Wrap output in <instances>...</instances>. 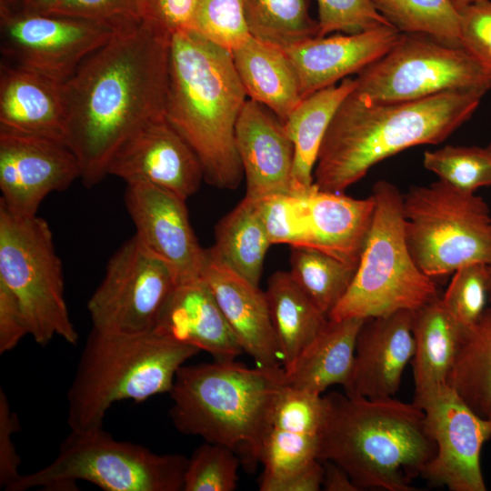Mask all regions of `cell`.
<instances>
[{
    "instance_id": "1",
    "label": "cell",
    "mask_w": 491,
    "mask_h": 491,
    "mask_svg": "<svg viewBox=\"0 0 491 491\" xmlns=\"http://www.w3.org/2000/svg\"><path fill=\"white\" fill-rule=\"evenodd\" d=\"M171 38L145 20L118 27L63 83L65 140L85 187L135 131L166 116Z\"/></svg>"
},
{
    "instance_id": "2",
    "label": "cell",
    "mask_w": 491,
    "mask_h": 491,
    "mask_svg": "<svg viewBox=\"0 0 491 491\" xmlns=\"http://www.w3.org/2000/svg\"><path fill=\"white\" fill-rule=\"evenodd\" d=\"M484 95L451 90L412 101L367 104L351 92L326 132L314 185L344 193L380 161L415 145L445 141L473 115Z\"/></svg>"
},
{
    "instance_id": "3",
    "label": "cell",
    "mask_w": 491,
    "mask_h": 491,
    "mask_svg": "<svg viewBox=\"0 0 491 491\" xmlns=\"http://www.w3.org/2000/svg\"><path fill=\"white\" fill-rule=\"evenodd\" d=\"M246 97L230 52L194 30L172 35L165 115L219 189H235L244 176L235 131Z\"/></svg>"
},
{
    "instance_id": "4",
    "label": "cell",
    "mask_w": 491,
    "mask_h": 491,
    "mask_svg": "<svg viewBox=\"0 0 491 491\" xmlns=\"http://www.w3.org/2000/svg\"><path fill=\"white\" fill-rule=\"evenodd\" d=\"M324 397L318 460L338 465L360 490H416L412 479L436 454L423 409L394 397Z\"/></svg>"
},
{
    "instance_id": "5",
    "label": "cell",
    "mask_w": 491,
    "mask_h": 491,
    "mask_svg": "<svg viewBox=\"0 0 491 491\" xmlns=\"http://www.w3.org/2000/svg\"><path fill=\"white\" fill-rule=\"evenodd\" d=\"M285 386L283 366L250 368L235 360L185 364L168 393L170 416L182 434L230 448L253 471Z\"/></svg>"
},
{
    "instance_id": "6",
    "label": "cell",
    "mask_w": 491,
    "mask_h": 491,
    "mask_svg": "<svg viewBox=\"0 0 491 491\" xmlns=\"http://www.w3.org/2000/svg\"><path fill=\"white\" fill-rule=\"evenodd\" d=\"M199 351L154 331L115 334L92 328L67 391L70 430L103 426L115 403L169 393L179 368Z\"/></svg>"
},
{
    "instance_id": "7",
    "label": "cell",
    "mask_w": 491,
    "mask_h": 491,
    "mask_svg": "<svg viewBox=\"0 0 491 491\" xmlns=\"http://www.w3.org/2000/svg\"><path fill=\"white\" fill-rule=\"evenodd\" d=\"M375 210L353 281L329 319L372 318L415 311L439 297L436 283L414 261L405 237L403 195L381 180L372 191Z\"/></svg>"
},
{
    "instance_id": "8",
    "label": "cell",
    "mask_w": 491,
    "mask_h": 491,
    "mask_svg": "<svg viewBox=\"0 0 491 491\" xmlns=\"http://www.w3.org/2000/svg\"><path fill=\"white\" fill-rule=\"evenodd\" d=\"M188 458L158 455L118 441L101 427L70 430L56 457L41 469L21 475L7 491L76 490L86 481L105 491H181Z\"/></svg>"
},
{
    "instance_id": "9",
    "label": "cell",
    "mask_w": 491,
    "mask_h": 491,
    "mask_svg": "<svg viewBox=\"0 0 491 491\" xmlns=\"http://www.w3.org/2000/svg\"><path fill=\"white\" fill-rule=\"evenodd\" d=\"M405 237L417 266L432 278L471 264L491 265V212L476 193L436 181L403 195Z\"/></svg>"
},
{
    "instance_id": "10",
    "label": "cell",
    "mask_w": 491,
    "mask_h": 491,
    "mask_svg": "<svg viewBox=\"0 0 491 491\" xmlns=\"http://www.w3.org/2000/svg\"><path fill=\"white\" fill-rule=\"evenodd\" d=\"M0 282L18 301L35 342L44 346L57 336L77 344L63 265L48 223L37 215L14 214L1 204Z\"/></svg>"
},
{
    "instance_id": "11",
    "label": "cell",
    "mask_w": 491,
    "mask_h": 491,
    "mask_svg": "<svg viewBox=\"0 0 491 491\" xmlns=\"http://www.w3.org/2000/svg\"><path fill=\"white\" fill-rule=\"evenodd\" d=\"M491 89V69L462 45L401 33L380 59L357 74L352 91L367 104L406 102L451 90Z\"/></svg>"
},
{
    "instance_id": "12",
    "label": "cell",
    "mask_w": 491,
    "mask_h": 491,
    "mask_svg": "<svg viewBox=\"0 0 491 491\" xmlns=\"http://www.w3.org/2000/svg\"><path fill=\"white\" fill-rule=\"evenodd\" d=\"M175 286L167 266L132 236L111 256L87 302L92 328L115 334L153 331Z\"/></svg>"
},
{
    "instance_id": "13",
    "label": "cell",
    "mask_w": 491,
    "mask_h": 491,
    "mask_svg": "<svg viewBox=\"0 0 491 491\" xmlns=\"http://www.w3.org/2000/svg\"><path fill=\"white\" fill-rule=\"evenodd\" d=\"M5 61L65 82L118 27L65 15L0 10Z\"/></svg>"
},
{
    "instance_id": "14",
    "label": "cell",
    "mask_w": 491,
    "mask_h": 491,
    "mask_svg": "<svg viewBox=\"0 0 491 491\" xmlns=\"http://www.w3.org/2000/svg\"><path fill=\"white\" fill-rule=\"evenodd\" d=\"M423 409L436 444L421 476L450 491H486L481 453L491 421L476 413L448 385L413 401Z\"/></svg>"
},
{
    "instance_id": "15",
    "label": "cell",
    "mask_w": 491,
    "mask_h": 491,
    "mask_svg": "<svg viewBox=\"0 0 491 491\" xmlns=\"http://www.w3.org/2000/svg\"><path fill=\"white\" fill-rule=\"evenodd\" d=\"M81 176L65 142L0 131V204L14 214L36 215L43 200Z\"/></svg>"
},
{
    "instance_id": "16",
    "label": "cell",
    "mask_w": 491,
    "mask_h": 491,
    "mask_svg": "<svg viewBox=\"0 0 491 491\" xmlns=\"http://www.w3.org/2000/svg\"><path fill=\"white\" fill-rule=\"evenodd\" d=\"M185 200L147 183L126 184L125 204L135 236L170 270L175 285L201 277L205 249L191 226Z\"/></svg>"
},
{
    "instance_id": "17",
    "label": "cell",
    "mask_w": 491,
    "mask_h": 491,
    "mask_svg": "<svg viewBox=\"0 0 491 491\" xmlns=\"http://www.w3.org/2000/svg\"><path fill=\"white\" fill-rule=\"evenodd\" d=\"M129 183H147L186 201L204 179L202 165L166 116L142 125L117 149L107 170Z\"/></svg>"
},
{
    "instance_id": "18",
    "label": "cell",
    "mask_w": 491,
    "mask_h": 491,
    "mask_svg": "<svg viewBox=\"0 0 491 491\" xmlns=\"http://www.w3.org/2000/svg\"><path fill=\"white\" fill-rule=\"evenodd\" d=\"M325 413L322 395L285 386L273 407L262 444L259 490L276 491L284 481L318 460Z\"/></svg>"
},
{
    "instance_id": "19",
    "label": "cell",
    "mask_w": 491,
    "mask_h": 491,
    "mask_svg": "<svg viewBox=\"0 0 491 491\" xmlns=\"http://www.w3.org/2000/svg\"><path fill=\"white\" fill-rule=\"evenodd\" d=\"M412 326L411 310L365 320L357 335L346 395L370 399L396 395L415 352Z\"/></svg>"
},
{
    "instance_id": "20",
    "label": "cell",
    "mask_w": 491,
    "mask_h": 491,
    "mask_svg": "<svg viewBox=\"0 0 491 491\" xmlns=\"http://www.w3.org/2000/svg\"><path fill=\"white\" fill-rule=\"evenodd\" d=\"M235 141L246 177L245 198L259 201L292 193L294 145L283 122L270 109L247 99L235 125Z\"/></svg>"
},
{
    "instance_id": "21",
    "label": "cell",
    "mask_w": 491,
    "mask_h": 491,
    "mask_svg": "<svg viewBox=\"0 0 491 491\" xmlns=\"http://www.w3.org/2000/svg\"><path fill=\"white\" fill-rule=\"evenodd\" d=\"M201 277L244 353L260 367L282 366L265 292L205 249Z\"/></svg>"
},
{
    "instance_id": "22",
    "label": "cell",
    "mask_w": 491,
    "mask_h": 491,
    "mask_svg": "<svg viewBox=\"0 0 491 491\" xmlns=\"http://www.w3.org/2000/svg\"><path fill=\"white\" fill-rule=\"evenodd\" d=\"M401 33L391 25L356 34L314 37L284 50L300 85L302 97L336 85L384 56Z\"/></svg>"
},
{
    "instance_id": "23",
    "label": "cell",
    "mask_w": 491,
    "mask_h": 491,
    "mask_svg": "<svg viewBox=\"0 0 491 491\" xmlns=\"http://www.w3.org/2000/svg\"><path fill=\"white\" fill-rule=\"evenodd\" d=\"M153 331L205 351L214 360H235L244 353L202 277L175 286Z\"/></svg>"
},
{
    "instance_id": "24",
    "label": "cell",
    "mask_w": 491,
    "mask_h": 491,
    "mask_svg": "<svg viewBox=\"0 0 491 491\" xmlns=\"http://www.w3.org/2000/svg\"><path fill=\"white\" fill-rule=\"evenodd\" d=\"M0 131L51 138L66 144L63 83L2 61Z\"/></svg>"
},
{
    "instance_id": "25",
    "label": "cell",
    "mask_w": 491,
    "mask_h": 491,
    "mask_svg": "<svg viewBox=\"0 0 491 491\" xmlns=\"http://www.w3.org/2000/svg\"><path fill=\"white\" fill-rule=\"evenodd\" d=\"M306 200L312 247L357 266L374 215V196L354 198L314 185Z\"/></svg>"
},
{
    "instance_id": "26",
    "label": "cell",
    "mask_w": 491,
    "mask_h": 491,
    "mask_svg": "<svg viewBox=\"0 0 491 491\" xmlns=\"http://www.w3.org/2000/svg\"><path fill=\"white\" fill-rule=\"evenodd\" d=\"M366 319L327 320L325 326L300 354L286 374V386L315 395L331 386H348L356 342Z\"/></svg>"
},
{
    "instance_id": "27",
    "label": "cell",
    "mask_w": 491,
    "mask_h": 491,
    "mask_svg": "<svg viewBox=\"0 0 491 491\" xmlns=\"http://www.w3.org/2000/svg\"><path fill=\"white\" fill-rule=\"evenodd\" d=\"M232 55L246 96L284 122L303 99L296 72L285 51L251 36Z\"/></svg>"
},
{
    "instance_id": "28",
    "label": "cell",
    "mask_w": 491,
    "mask_h": 491,
    "mask_svg": "<svg viewBox=\"0 0 491 491\" xmlns=\"http://www.w3.org/2000/svg\"><path fill=\"white\" fill-rule=\"evenodd\" d=\"M414 400L448 384L464 329L445 307L441 296L413 311Z\"/></svg>"
},
{
    "instance_id": "29",
    "label": "cell",
    "mask_w": 491,
    "mask_h": 491,
    "mask_svg": "<svg viewBox=\"0 0 491 491\" xmlns=\"http://www.w3.org/2000/svg\"><path fill=\"white\" fill-rule=\"evenodd\" d=\"M356 78L318 90L303 98L283 122L294 145L292 193L304 194L314 186V169L326 132L339 105L355 89Z\"/></svg>"
},
{
    "instance_id": "30",
    "label": "cell",
    "mask_w": 491,
    "mask_h": 491,
    "mask_svg": "<svg viewBox=\"0 0 491 491\" xmlns=\"http://www.w3.org/2000/svg\"><path fill=\"white\" fill-rule=\"evenodd\" d=\"M265 294L282 366L287 371L328 317L311 302L289 272L274 273Z\"/></svg>"
},
{
    "instance_id": "31",
    "label": "cell",
    "mask_w": 491,
    "mask_h": 491,
    "mask_svg": "<svg viewBox=\"0 0 491 491\" xmlns=\"http://www.w3.org/2000/svg\"><path fill=\"white\" fill-rule=\"evenodd\" d=\"M271 245L256 203L244 197L215 225V244L210 249L235 272L259 286Z\"/></svg>"
},
{
    "instance_id": "32",
    "label": "cell",
    "mask_w": 491,
    "mask_h": 491,
    "mask_svg": "<svg viewBox=\"0 0 491 491\" xmlns=\"http://www.w3.org/2000/svg\"><path fill=\"white\" fill-rule=\"evenodd\" d=\"M448 385L476 413L491 414V305L464 332Z\"/></svg>"
},
{
    "instance_id": "33",
    "label": "cell",
    "mask_w": 491,
    "mask_h": 491,
    "mask_svg": "<svg viewBox=\"0 0 491 491\" xmlns=\"http://www.w3.org/2000/svg\"><path fill=\"white\" fill-rule=\"evenodd\" d=\"M250 34L286 50L317 37L318 22L309 14L310 0H242Z\"/></svg>"
},
{
    "instance_id": "34",
    "label": "cell",
    "mask_w": 491,
    "mask_h": 491,
    "mask_svg": "<svg viewBox=\"0 0 491 491\" xmlns=\"http://www.w3.org/2000/svg\"><path fill=\"white\" fill-rule=\"evenodd\" d=\"M290 266L295 282L328 317L348 290L357 266L313 247L292 246Z\"/></svg>"
},
{
    "instance_id": "35",
    "label": "cell",
    "mask_w": 491,
    "mask_h": 491,
    "mask_svg": "<svg viewBox=\"0 0 491 491\" xmlns=\"http://www.w3.org/2000/svg\"><path fill=\"white\" fill-rule=\"evenodd\" d=\"M400 33L425 34L448 44L460 42L459 12L451 0H370Z\"/></svg>"
},
{
    "instance_id": "36",
    "label": "cell",
    "mask_w": 491,
    "mask_h": 491,
    "mask_svg": "<svg viewBox=\"0 0 491 491\" xmlns=\"http://www.w3.org/2000/svg\"><path fill=\"white\" fill-rule=\"evenodd\" d=\"M424 166L440 181L465 192L491 185V160L486 148L446 145L424 154Z\"/></svg>"
},
{
    "instance_id": "37",
    "label": "cell",
    "mask_w": 491,
    "mask_h": 491,
    "mask_svg": "<svg viewBox=\"0 0 491 491\" xmlns=\"http://www.w3.org/2000/svg\"><path fill=\"white\" fill-rule=\"evenodd\" d=\"M307 193H279L255 201L272 245L312 247Z\"/></svg>"
},
{
    "instance_id": "38",
    "label": "cell",
    "mask_w": 491,
    "mask_h": 491,
    "mask_svg": "<svg viewBox=\"0 0 491 491\" xmlns=\"http://www.w3.org/2000/svg\"><path fill=\"white\" fill-rule=\"evenodd\" d=\"M239 456L230 448L209 442L188 458L184 491H233L237 486Z\"/></svg>"
},
{
    "instance_id": "39",
    "label": "cell",
    "mask_w": 491,
    "mask_h": 491,
    "mask_svg": "<svg viewBox=\"0 0 491 491\" xmlns=\"http://www.w3.org/2000/svg\"><path fill=\"white\" fill-rule=\"evenodd\" d=\"M192 30L231 54L252 36L242 0H200Z\"/></svg>"
},
{
    "instance_id": "40",
    "label": "cell",
    "mask_w": 491,
    "mask_h": 491,
    "mask_svg": "<svg viewBox=\"0 0 491 491\" xmlns=\"http://www.w3.org/2000/svg\"><path fill=\"white\" fill-rule=\"evenodd\" d=\"M441 300L465 332L472 327L486 308L487 265L471 264L456 270Z\"/></svg>"
},
{
    "instance_id": "41",
    "label": "cell",
    "mask_w": 491,
    "mask_h": 491,
    "mask_svg": "<svg viewBox=\"0 0 491 491\" xmlns=\"http://www.w3.org/2000/svg\"><path fill=\"white\" fill-rule=\"evenodd\" d=\"M318 35L330 33L356 34L381 26H393L370 0H316Z\"/></svg>"
},
{
    "instance_id": "42",
    "label": "cell",
    "mask_w": 491,
    "mask_h": 491,
    "mask_svg": "<svg viewBox=\"0 0 491 491\" xmlns=\"http://www.w3.org/2000/svg\"><path fill=\"white\" fill-rule=\"evenodd\" d=\"M45 15H65L121 27L144 20L143 0H57Z\"/></svg>"
},
{
    "instance_id": "43",
    "label": "cell",
    "mask_w": 491,
    "mask_h": 491,
    "mask_svg": "<svg viewBox=\"0 0 491 491\" xmlns=\"http://www.w3.org/2000/svg\"><path fill=\"white\" fill-rule=\"evenodd\" d=\"M460 42L491 69V1L478 0L459 11Z\"/></svg>"
},
{
    "instance_id": "44",
    "label": "cell",
    "mask_w": 491,
    "mask_h": 491,
    "mask_svg": "<svg viewBox=\"0 0 491 491\" xmlns=\"http://www.w3.org/2000/svg\"><path fill=\"white\" fill-rule=\"evenodd\" d=\"M200 0H143L144 20L171 36L192 30Z\"/></svg>"
},
{
    "instance_id": "45",
    "label": "cell",
    "mask_w": 491,
    "mask_h": 491,
    "mask_svg": "<svg viewBox=\"0 0 491 491\" xmlns=\"http://www.w3.org/2000/svg\"><path fill=\"white\" fill-rule=\"evenodd\" d=\"M19 430L17 415L8 398L0 389V486L5 490L20 477L21 458L15 449L13 435Z\"/></svg>"
},
{
    "instance_id": "46",
    "label": "cell",
    "mask_w": 491,
    "mask_h": 491,
    "mask_svg": "<svg viewBox=\"0 0 491 491\" xmlns=\"http://www.w3.org/2000/svg\"><path fill=\"white\" fill-rule=\"evenodd\" d=\"M29 335L22 308L14 294L0 282V354L13 350Z\"/></svg>"
},
{
    "instance_id": "47",
    "label": "cell",
    "mask_w": 491,
    "mask_h": 491,
    "mask_svg": "<svg viewBox=\"0 0 491 491\" xmlns=\"http://www.w3.org/2000/svg\"><path fill=\"white\" fill-rule=\"evenodd\" d=\"M323 475V464L316 460L284 481L276 491H318L322 487Z\"/></svg>"
},
{
    "instance_id": "48",
    "label": "cell",
    "mask_w": 491,
    "mask_h": 491,
    "mask_svg": "<svg viewBox=\"0 0 491 491\" xmlns=\"http://www.w3.org/2000/svg\"><path fill=\"white\" fill-rule=\"evenodd\" d=\"M324 467L322 487L326 491H359L349 475L332 461H321Z\"/></svg>"
},
{
    "instance_id": "49",
    "label": "cell",
    "mask_w": 491,
    "mask_h": 491,
    "mask_svg": "<svg viewBox=\"0 0 491 491\" xmlns=\"http://www.w3.org/2000/svg\"><path fill=\"white\" fill-rule=\"evenodd\" d=\"M56 2L57 0H20L18 10L45 15Z\"/></svg>"
},
{
    "instance_id": "50",
    "label": "cell",
    "mask_w": 491,
    "mask_h": 491,
    "mask_svg": "<svg viewBox=\"0 0 491 491\" xmlns=\"http://www.w3.org/2000/svg\"><path fill=\"white\" fill-rule=\"evenodd\" d=\"M20 0H0V10H18Z\"/></svg>"
},
{
    "instance_id": "51",
    "label": "cell",
    "mask_w": 491,
    "mask_h": 491,
    "mask_svg": "<svg viewBox=\"0 0 491 491\" xmlns=\"http://www.w3.org/2000/svg\"><path fill=\"white\" fill-rule=\"evenodd\" d=\"M476 1L478 0H451L452 4L457 9L458 12L464 7H466V5Z\"/></svg>"
},
{
    "instance_id": "52",
    "label": "cell",
    "mask_w": 491,
    "mask_h": 491,
    "mask_svg": "<svg viewBox=\"0 0 491 491\" xmlns=\"http://www.w3.org/2000/svg\"><path fill=\"white\" fill-rule=\"evenodd\" d=\"M488 269V301L491 305V265H487Z\"/></svg>"
},
{
    "instance_id": "53",
    "label": "cell",
    "mask_w": 491,
    "mask_h": 491,
    "mask_svg": "<svg viewBox=\"0 0 491 491\" xmlns=\"http://www.w3.org/2000/svg\"><path fill=\"white\" fill-rule=\"evenodd\" d=\"M486 151H487V154L489 155V158L491 160V143L488 145L487 147H486Z\"/></svg>"
},
{
    "instance_id": "54",
    "label": "cell",
    "mask_w": 491,
    "mask_h": 491,
    "mask_svg": "<svg viewBox=\"0 0 491 491\" xmlns=\"http://www.w3.org/2000/svg\"><path fill=\"white\" fill-rule=\"evenodd\" d=\"M487 418L491 421V414L487 416Z\"/></svg>"
}]
</instances>
